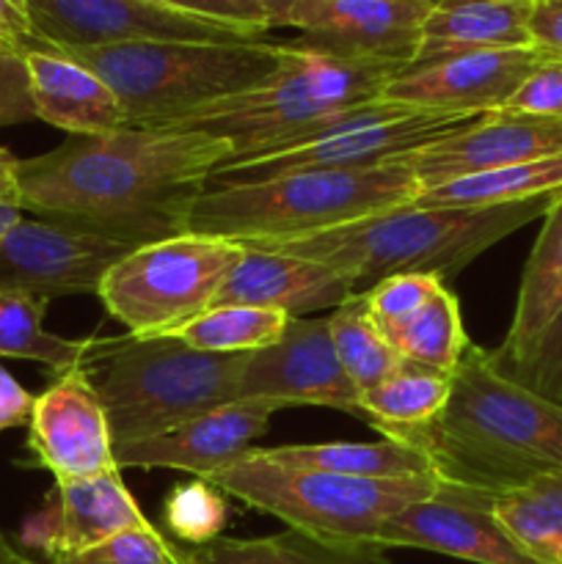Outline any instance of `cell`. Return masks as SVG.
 <instances>
[{
    "label": "cell",
    "mask_w": 562,
    "mask_h": 564,
    "mask_svg": "<svg viewBox=\"0 0 562 564\" xmlns=\"http://www.w3.org/2000/svg\"><path fill=\"white\" fill-rule=\"evenodd\" d=\"M50 564H182V551L154 527H143L127 529Z\"/></svg>",
    "instance_id": "36"
},
{
    "label": "cell",
    "mask_w": 562,
    "mask_h": 564,
    "mask_svg": "<svg viewBox=\"0 0 562 564\" xmlns=\"http://www.w3.org/2000/svg\"><path fill=\"white\" fill-rule=\"evenodd\" d=\"M0 564H33V562L25 560V556H22L20 551L3 538V532H0Z\"/></svg>",
    "instance_id": "47"
},
{
    "label": "cell",
    "mask_w": 562,
    "mask_h": 564,
    "mask_svg": "<svg viewBox=\"0 0 562 564\" xmlns=\"http://www.w3.org/2000/svg\"><path fill=\"white\" fill-rule=\"evenodd\" d=\"M36 397L20 383L6 367L0 364V433L14 427H28Z\"/></svg>",
    "instance_id": "41"
},
{
    "label": "cell",
    "mask_w": 562,
    "mask_h": 564,
    "mask_svg": "<svg viewBox=\"0 0 562 564\" xmlns=\"http://www.w3.org/2000/svg\"><path fill=\"white\" fill-rule=\"evenodd\" d=\"M562 191V154L507 165V169L468 174L444 185L419 191L413 207H490V204L527 202Z\"/></svg>",
    "instance_id": "28"
},
{
    "label": "cell",
    "mask_w": 562,
    "mask_h": 564,
    "mask_svg": "<svg viewBox=\"0 0 562 564\" xmlns=\"http://www.w3.org/2000/svg\"><path fill=\"white\" fill-rule=\"evenodd\" d=\"M353 292L356 286L345 275L312 259L242 248L215 306H257L287 317H309L314 312H334Z\"/></svg>",
    "instance_id": "21"
},
{
    "label": "cell",
    "mask_w": 562,
    "mask_h": 564,
    "mask_svg": "<svg viewBox=\"0 0 562 564\" xmlns=\"http://www.w3.org/2000/svg\"><path fill=\"white\" fill-rule=\"evenodd\" d=\"M14 160L17 158H11V154L0 147V202L20 204V196H17V182H14Z\"/></svg>",
    "instance_id": "44"
},
{
    "label": "cell",
    "mask_w": 562,
    "mask_h": 564,
    "mask_svg": "<svg viewBox=\"0 0 562 564\" xmlns=\"http://www.w3.org/2000/svg\"><path fill=\"white\" fill-rule=\"evenodd\" d=\"M549 55L538 47L461 53L408 66L386 86L383 99L424 113L483 116L501 110Z\"/></svg>",
    "instance_id": "17"
},
{
    "label": "cell",
    "mask_w": 562,
    "mask_h": 564,
    "mask_svg": "<svg viewBox=\"0 0 562 564\" xmlns=\"http://www.w3.org/2000/svg\"><path fill=\"white\" fill-rule=\"evenodd\" d=\"M430 3H439V0H430Z\"/></svg>",
    "instance_id": "49"
},
{
    "label": "cell",
    "mask_w": 562,
    "mask_h": 564,
    "mask_svg": "<svg viewBox=\"0 0 562 564\" xmlns=\"http://www.w3.org/2000/svg\"><path fill=\"white\" fill-rule=\"evenodd\" d=\"M501 110L529 116H562V58H545L516 88Z\"/></svg>",
    "instance_id": "38"
},
{
    "label": "cell",
    "mask_w": 562,
    "mask_h": 564,
    "mask_svg": "<svg viewBox=\"0 0 562 564\" xmlns=\"http://www.w3.org/2000/svg\"><path fill=\"white\" fill-rule=\"evenodd\" d=\"M209 482L251 510L279 518L287 529L336 543H375L391 516L439 488V477L361 479L292 468L264 460L257 449L213 474Z\"/></svg>",
    "instance_id": "8"
},
{
    "label": "cell",
    "mask_w": 562,
    "mask_h": 564,
    "mask_svg": "<svg viewBox=\"0 0 562 564\" xmlns=\"http://www.w3.org/2000/svg\"><path fill=\"white\" fill-rule=\"evenodd\" d=\"M562 308V193L554 198L549 213L543 215V229L534 240L532 253L523 268L521 286H518L516 312L507 328L505 341L494 356H518L529 341L554 319Z\"/></svg>",
    "instance_id": "25"
},
{
    "label": "cell",
    "mask_w": 562,
    "mask_h": 564,
    "mask_svg": "<svg viewBox=\"0 0 562 564\" xmlns=\"http://www.w3.org/2000/svg\"><path fill=\"white\" fill-rule=\"evenodd\" d=\"M102 77L127 127H165L220 99L262 86L284 64L287 44L268 42H130L58 50Z\"/></svg>",
    "instance_id": "6"
},
{
    "label": "cell",
    "mask_w": 562,
    "mask_h": 564,
    "mask_svg": "<svg viewBox=\"0 0 562 564\" xmlns=\"http://www.w3.org/2000/svg\"><path fill=\"white\" fill-rule=\"evenodd\" d=\"M444 284L435 275L424 273H402L389 275V279L378 281L364 292V303H367V314L375 323L380 334H389L391 328L411 317L439 286Z\"/></svg>",
    "instance_id": "37"
},
{
    "label": "cell",
    "mask_w": 562,
    "mask_h": 564,
    "mask_svg": "<svg viewBox=\"0 0 562 564\" xmlns=\"http://www.w3.org/2000/svg\"><path fill=\"white\" fill-rule=\"evenodd\" d=\"M452 375L402 361L383 383L361 394V422L383 438L428 427L450 402Z\"/></svg>",
    "instance_id": "27"
},
{
    "label": "cell",
    "mask_w": 562,
    "mask_h": 564,
    "mask_svg": "<svg viewBox=\"0 0 562 564\" xmlns=\"http://www.w3.org/2000/svg\"><path fill=\"white\" fill-rule=\"evenodd\" d=\"M31 119H36V108H33L25 53L20 50L0 53V127L22 124Z\"/></svg>",
    "instance_id": "39"
},
{
    "label": "cell",
    "mask_w": 562,
    "mask_h": 564,
    "mask_svg": "<svg viewBox=\"0 0 562 564\" xmlns=\"http://www.w3.org/2000/svg\"><path fill=\"white\" fill-rule=\"evenodd\" d=\"M538 0H439L422 25L411 66L483 50L534 47L529 22Z\"/></svg>",
    "instance_id": "23"
},
{
    "label": "cell",
    "mask_w": 562,
    "mask_h": 564,
    "mask_svg": "<svg viewBox=\"0 0 562 564\" xmlns=\"http://www.w3.org/2000/svg\"><path fill=\"white\" fill-rule=\"evenodd\" d=\"M132 248L22 215L0 237V292L53 297L97 295L102 275Z\"/></svg>",
    "instance_id": "14"
},
{
    "label": "cell",
    "mask_w": 562,
    "mask_h": 564,
    "mask_svg": "<svg viewBox=\"0 0 562 564\" xmlns=\"http://www.w3.org/2000/svg\"><path fill=\"white\" fill-rule=\"evenodd\" d=\"M325 317H328L331 339H334L342 369L358 389V394L375 389L402 367L400 352L386 341V336L369 319L361 290L353 292L342 306H336Z\"/></svg>",
    "instance_id": "32"
},
{
    "label": "cell",
    "mask_w": 562,
    "mask_h": 564,
    "mask_svg": "<svg viewBox=\"0 0 562 564\" xmlns=\"http://www.w3.org/2000/svg\"><path fill=\"white\" fill-rule=\"evenodd\" d=\"M25 64L36 119L69 135H99L127 127L116 94L88 66L53 47L28 50Z\"/></svg>",
    "instance_id": "22"
},
{
    "label": "cell",
    "mask_w": 562,
    "mask_h": 564,
    "mask_svg": "<svg viewBox=\"0 0 562 564\" xmlns=\"http://www.w3.org/2000/svg\"><path fill=\"white\" fill-rule=\"evenodd\" d=\"M287 405L275 400H235L154 438L114 446L116 468H171L209 479L240 460L268 433L270 416Z\"/></svg>",
    "instance_id": "19"
},
{
    "label": "cell",
    "mask_w": 562,
    "mask_h": 564,
    "mask_svg": "<svg viewBox=\"0 0 562 564\" xmlns=\"http://www.w3.org/2000/svg\"><path fill=\"white\" fill-rule=\"evenodd\" d=\"M0 42L11 44L20 53L44 47L33 33L25 0H0Z\"/></svg>",
    "instance_id": "43"
},
{
    "label": "cell",
    "mask_w": 562,
    "mask_h": 564,
    "mask_svg": "<svg viewBox=\"0 0 562 564\" xmlns=\"http://www.w3.org/2000/svg\"><path fill=\"white\" fill-rule=\"evenodd\" d=\"M562 154V116H529L490 110L461 130L397 160L422 191L468 174L532 163Z\"/></svg>",
    "instance_id": "18"
},
{
    "label": "cell",
    "mask_w": 562,
    "mask_h": 564,
    "mask_svg": "<svg viewBox=\"0 0 562 564\" xmlns=\"http://www.w3.org/2000/svg\"><path fill=\"white\" fill-rule=\"evenodd\" d=\"M163 9L180 11V14L204 17V20L226 22L237 28H253V31L268 33V17L257 0H149Z\"/></svg>",
    "instance_id": "40"
},
{
    "label": "cell",
    "mask_w": 562,
    "mask_h": 564,
    "mask_svg": "<svg viewBox=\"0 0 562 564\" xmlns=\"http://www.w3.org/2000/svg\"><path fill=\"white\" fill-rule=\"evenodd\" d=\"M406 66L336 58L287 42L284 64L262 86L193 110L165 127L224 138L231 147L224 165L246 163L306 147L345 127L406 113L411 108L383 99L386 86Z\"/></svg>",
    "instance_id": "3"
},
{
    "label": "cell",
    "mask_w": 562,
    "mask_h": 564,
    "mask_svg": "<svg viewBox=\"0 0 562 564\" xmlns=\"http://www.w3.org/2000/svg\"><path fill=\"white\" fill-rule=\"evenodd\" d=\"M182 564H391L375 543H336L284 529L268 538H218L182 551Z\"/></svg>",
    "instance_id": "24"
},
{
    "label": "cell",
    "mask_w": 562,
    "mask_h": 564,
    "mask_svg": "<svg viewBox=\"0 0 562 564\" xmlns=\"http://www.w3.org/2000/svg\"><path fill=\"white\" fill-rule=\"evenodd\" d=\"M488 358L512 383L562 408V308L518 356L499 358L488 352Z\"/></svg>",
    "instance_id": "35"
},
{
    "label": "cell",
    "mask_w": 562,
    "mask_h": 564,
    "mask_svg": "<svg viewBox=\"0 0 562 564\" xmlns=\"http://www.w3.org/2000/svg\"><path fill=\"white\" fill-rule=\"evenodd\" d=\"M496 496L441 482L433 496L408 505L380 527V549H419L474 564H538L494 516Z\"/></svg>",
    "instance_id": "15"
},
{
    "label": "cell",
    "mask_w": 562,
    "mask_h": 564,
    "mask_svg": "<svg viewBox=\"0 0 562 564\" xmlns=\"http://www.w3.org/2000/svg\"><path fill=\"white\" fill-rule=\"evenodd\" d=\"M474 119L477 116L406 110V113L391 116V119L345 127V130L334 132L328 138H320L314 143H306V147L287 149V152L268 154V158L246 160V163L224 165V169H218L209 176L207 187L273 180V176L292 174V171H353L397 163V160L419 152L428 143L461 130L463 124Z\"/></svg>",
    "instance_id": "11"
},
{
    "label": "cell",
    "mask_w": 562,
    "mask_h": 564,
    "mask_svg": "<svg viewBox=\"0 0 562 564\" xmlns=\"http://www.w3.org/2000/svg\"><path fill=\"white\" fill-rule=\"evenodd\" d=\"M240 251L235 242L204 235L149 242L102 275L97 297L130 336H171L215 306Z\"/></svg>",
    "instance_id": "9"
},
{
    "label": "cell",
    "mask_w": 562,
    "mask_h": 564,
    "mask_svg": "<svg viewBox=\"0 0 562 564\" xmlns=\"http://www.w3.org/2000/svg\"><path fill=\"white\" fill-rule=\"evenodd\" d=\"M386 341L400 352L402 361L452 375L463 352L472 347L463 328L461 301L441 284L417 312L386 334Z\"/></svg>",
    "instance_id": "29"
},
{
    "label": "cell",
    "mask_w": 562,
    "mask_h": 564,
    "mask_svg": "<svg viewBox=\"0 0 562 564\" xmlns=\"http://www.w3.org/2000/svg\"><path fill=\"white\" fill-rule=\"evenodd\" d=\"M422 452L441 482L501 496L562 471V408L512 383L472 345L435 422L395 435Z\"/></svg>",
    "instance_id": "2"
},
{
    "label": "cell",
    "mask_w": 562,
    "mask_h": 564,
    "mask_svg": "<svg viewBox=\"0 0 562 564\" xmlns=\"http://www.w3.org/2000/svg\"><path fill=\"white\" fill-rule=\"evenodd\" d=\"M560 193L490 207L430 209L406 204L270 251L325 264L345 275L356 292L402 273H424L446 281L512 231L543 218Z\"/></svg>",
    "instance_id": "4"
},
{
    "label": "cell",
    "mask_w": 562,
    "mask_h": 564,
    "mask_svg": "<svg viewBox=\"0 0 562 564\" xmlns=\"http://www.w3.org/2000/svg\"><path fill=\"white\" fill-rule=\"evenodd\" d=\"M237 400L320 405L361 419V394L342 369L328 317H292L275 345L248 356Z\"/></svg>",
    "instance_id": "12"
},
{
    "label": "cell",
    "mask_w": 562,
    "mask_h": 564,
    "mask_svg": "<svg viewBox=\"0 0 562 564\" xmlns=\"http://www.w3.org/2000/svg\"><path fill=\"white\" fill-rule=\"evenodd\" d=\"M494 516L538 564H562V471L496 496Z\"/></svg>",
    "instance_id": "30"
},
{
    "label": "cell",
    "mask_w": 562,
    "mask_h": 564,
    "mask_svg": "<svg viewBox=\"0 0 562 564\" xmlns=\"http://www.w3.org/2000/svg\"><path fill=\"white\" fill-rule=\"evenodd\" d=\"M152 527L136 496L121 482V471L83 479H55L42 510L22 529V543L42 551L50 562L97 545L127 529Z\"/></svg>",
    "instance_id": "20"
},
{
    "label": "cell",
    "mask_w": 562,
    "mask_h": 564,
    "mask_svg": "<svg viewBox=\"0 0 562 564\" xmlns=\"http://www.w3.org/2000/svg\"><path fill=\"white\" fill-rule=\"evenodd\" d=\"M114 433L108 413L83 367L53 375L36 394L28 422L25 449L33 468L53 479H83L114 471Z\"/></svg>",
    "instance_id": "16"
},
{
    "label": "cell",
    "mask_w": 562,
    "mask_h": 564,
    "mask_svg": "<svg viewBox=\"0 0 562 564\" xmlns=\"http://www.w3.org/2000/svg\"><path fill=\"white\" fill-rule=\"evenodd\" d=\"M44 297L28 292H0V358L36 361L61 375L83 367L91 339H64L44 328Z\"/></svg>",
    "instance_id": "31"
},
{
    "label": "cell",
    "mask_w": 562,
    "mask_h": 564,
    "mask_svg": "<svg viewBox=\"0 0 562 564\" xmlns=\"http://www.w3.org/2000/svg\"><path fill=\"white\" fill-rule=\"evenodd\" d=\"M9 50H14V47H11V44H6V42H0V53H9Z\"/></svg>",
    "instance_id": "48"
},
{
    "label": "cell",
    "mask_w": 562,
    "mask_h": 564,
    "mask_svg": "<svg viewBox=\"0 0 562 564\" xmlns=\"http://www.w3.org/2000/svg\"><path fill=\"white\" fill-rule=\"evenodd\" d=\"M44 47L88 50L130 42H257L268 33L180 14L149 0H25Z\"/></svg>",
    "instance_id": "10"
},
{
    "label": "cell",
    "mask_w": 562,
    "mask_h": 564,
    "mask_svg": "<svg viewBox=\"0 0 562 564\" xmlns=\"http://www.w3.org/2000/svg\"><path fill=\"white\" fill-rule=\"evenodd\" d=\"M22 209H20V204H14V202H0V237L6 235V231L11 229V226L17 224V220L22 218Z\"/></svg>",
    "instance_id": "46"
},
{
    "label": "cell",
    "mask_w": 562,
    "mask_h": 564,
    "mask_svg": "<svg viewBox=\"0 0 562 564\" xmlns=\"http://www.w3.org/2000/svg\"><path fill=\"white\" fill-rule=\"evenodd\" d=\"M257 3L262 6L264 17H268L270 31H273V28H284L287 14H290V11L295 9L301 0H257Z\"/></svg>",
    "instance_id": "45"
},
{
    "label": "cell",
    "mask_w": 562,
    "mask_h": 564,
    "mask_svg": "<svg viewBox=\"0 0 562 564\" xmlns=\"http://www.w3.org/2000/svg\"><path fill=\"white\" fill-rule=\"evenodd\" d=\"M264 460L284 463L292 468L342 474L361 479H417L435 477L428 457L411 444L395 438L369 441V444H287L253 446Z\"/></svg>",
    "instance_id": "26"
},
{
    "label": "cell",
    "mask_w": 562,
    "mask_h": 564,
    "mask_svg": "<svg viewBox=\"0 0 562 564\" xmlns=\"http://www.w3.org/2000/svg\"><path fill=\"white\" fill-rule=\"evenodd\" d=\"M292 317L257 306H213L171 334L182 345L215 356H248L284 336Z\"/></svg>",
    "instance_id": "33"
},
{
    "label": "cell",
    "mask_w": 562,
    "mask_h": 564,
    "mask_svg": "<svg viewBox=\"0 0 562 564\" xmlns=\"http://www.w3.org/2000/svg\"><path fill=\"white\" fill-rule=\"evenodd\" d=\"M229 518L226 494L215 488L209 479L193 477L191 482H182L171 488L163 505V523L169 534H174L180 543L207 545L220 538Z\"/></svg>",
    "instance_id": "34"
},
{
    "label": "cell",
    "mask_w": 562,
    "mask_h": 564,
    "mask_svg": "<svg viewBox=\"0 0 562 564\" xmlns=\"http://www.w3.org/2000/svg\"><path fill=\"white\" fill-rule=\"evenodd\" d=\"M430 0H301L284 28L301 33L295 44L353 61L411 66L422 44Z\"/></svg>",
    "instance_id": "13"
},
{
    "label": "cell",
    "mask_w": 562,
    "mask_h": 564,
    "mask_svg": "<svg viewBox=\"0 0 562 564\" xmlns=\"http://www.w3.org/2000/svg\"><path fill=\"white\" fill-rule=\"evenodd\" d=\"M532 44L551 58H562V0H538L529 22Z\"/></svg>",
    "instance_id": "42"
},
{
    "label": "cell",
    "mask_w": 562,
    "mask_h": 564,
    "mask_svg": "<svg viewBox=\"0 0 562 564\" xmlns=\"http://www.w3.org/2000/svg\"><path fill=\"white\" fill-rule=\"evenodd\" d=\"M224 138L171 127L69 135L14 160L22 213L125 248L187 235V213L229 160Z\"/></svg>",
    "instance_id": "1"
},
{
    "label": "cell",
    "mask_w": 562,
    "mask_h": 564,
    "mask_svg": "<svg viewBox=\"0 0 562 564\" xmlns=\"http://www.w3.org/2000/svg\"><path fill=\"white\" fill-rule=\"evenodd\" d=\"M419 182L400 163L353 171H292L259 182L207 187L187 213V235L242 248H279L317 231L411 204Z\"/></svg>",
    "instance_id": "5"
},
{
    "label": "cell",
    "mask_w": 562,
    "mask_h": 564,
    "mask_svg": "<svg viewBox=\"0 0 562 564\" xmlns=\"http://www.w3.org/2000/svg\"><path fill=\"white\" fill-rule=\"evenodd\" d=\"M248 356L193 350L174 336L138 339L125 334L91 339L83 369L102 400L119 446L154 438L235 402Z\"/></svg>",
    "instance_id": "7"
}]
</instances>
